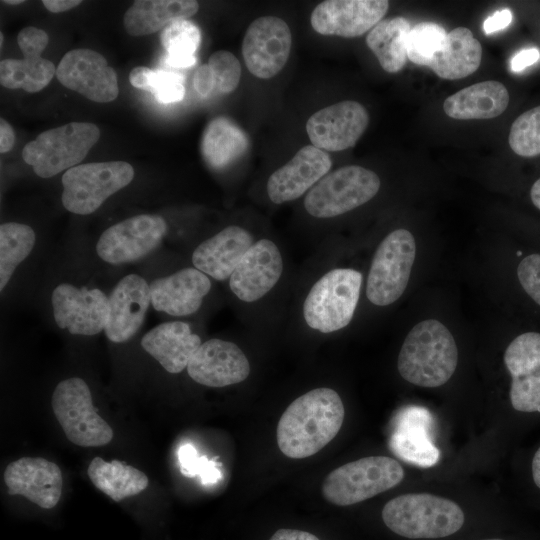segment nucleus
Masks as SVG:
<instances>
[{
    "label": "nucleus",
    "instance_id": "f257e3e1",
    "mask_svg": "<svg viewBox=\"0 0 540 540\" xmlns=\"http://www.w3.org/2000/svg\"><path fill=\"white\" fill-rule=\"evenodd\" d=\"M344 406L330 388H316L295 399L277 425V444L287 457L302 459L324 448L341 429Z\"/></svg>",
    "mask_w": 540,
    "mask_h": 540
},
{
    "label": "nucleus",
    "instance_id": "f03ea898",
    "mask_svg": "<svg viewBox=\"0 0 540 540\" xmlns=\"http://www.w3.org/2000/svg\"><path fill=\"white\" fill-rule=\"evenodd\" d=\"M458 350L450 331L441 322L428 319L407 334L398 355L402 378L420 387L445 384L454 374Z\"/></svg>",
    "mask_w": 540,
    "mask_h": 540
},
{
    "label": "nucleus",
    "instance_id": "7ed1b4c3",
    "mask_svg": "<svg viewBox=\"0 0 540 540\" xmlns=\"http://www.w3.org/2000/svg\"><path fill=\"white\" fill-rule=\"evenodd\" d=\"M385 525L409 539H436L461 529L465 516L452 500L428 493L403 494L391 499L382 510Z\"/></svg>",
    "mask_w": 540,
    "mask_h": 540
},
{
    "label": "nucleus",
    "instance_id": "20e7f679",
    "mask_svg": "<svg viewBox=\"0 0 540 540\" xmlns=\"http://www.w3.org/2000/svg\"><path fill=\"white\" fill-rule=\"evenodd\" d=\"M404 478L398 461L387 456H369L331 471L322 483V495L331 504L360 503L396 485Z\"/></svg>",
    "mask_w": 540,
    "mask_h": 540
},
{
    "label": "nucleus",
    "instance_id": "39448f33",
    "mask_svg": "<svg viewBox=\"0 0 540 540\" xmlns=\"http://www.w3.org/2000/svg\"><path fill=\"white\" fill-rule=\"evenodd\" d=\"M100 138L93 123L71 122L40 133L22 150L23 160L41 178L79 165Z\"/></svg>",
    "mask_w": 540,
    "mask_h": 540
},
{
    "label": "nucleus",
    "instance_id": "423d86ee",
    "mask_svg": "<svg viewBox=\"0 0 540 540\" xmlns=\"http://www.w3.org/2000/svg\"><path fill=\"white\" fill-rule=\"evenodd\" d=\"M362 275L354 269H333L310 289L303 304L306 324L322 333L346 327L354 315Z\"/></svg>",
    "mask_w": 540,
    "mask_h": 540
},
{
    "label": "nucleus",
    "instance_id": "0eeeda50",
    "mask_svg": "<svg viewBox=\"0 0 540 540\" xmlns=\"http://www.w3.org/2000/svg\"><path fill=\"white\" fill-rule=\"evenodd\" d=\"M133 178L134 169L125 161L79 164L62 176V204L71 213L92 214Z\"/></svg>",
    "mask_w": 540,
    "mask_h": 540
},
{
    "label": "nucleus",
    "instance_id": "6e6552de",
    "mask_svg": "<svg viewBox=\"0 0 540 540\" xmlns=\"http://www.w3.org/2000/svg\"><path fill=\"white\" fill-rule=\"evenodd\" d=\"M52 409L67 439L81 447H100L113 438V430L93 406L91 391L79 377L57 384Z\"/></svg>",
    "mask_w": 540,
    "mask_h": 540
},
{
    "label": "nucleus",
    "instance_id": "1a4fd4ad",
    "mask_svg": "<svg viewBox=\"0 0 540 540\" xmlns=\"http://www.w3.org/2000/svg\"><path fill=\"white\" fill-rule=\"evenodd\" d=\"M380 178L364 167L348 165L325 175L307 193L306 211L316 218H332L349 212L379 191Z\"/></svg>",
    "mask_w": 540,
    "mask_h": 540
},
{
    "label": "nucleus",
    "instance_id": "9d476101",
    "mask_svg": "<svg viewBox=\"0 0 540 540\" xmlns=\"http://www.w3.org/2000/svg\"><path fill=\"white\" fill-rule=\"evenodd\" d=\"M416 256L415 239L406 229L389 233L378 246L370 266L366 295L377 306H387L405 291Z\"/></svg>",
    "mask_w": 540,
    "mask_h": 540
},
{
    "label": "nucleus",
    "instance_id": "9b49d317",
    "mask_svg": "<svg viewBox=\"0 0 540 540\" xmlns=\"http://www.w3.org/2000/svg\"><path fill=\"white\" fill-rule=\"evenodd\" d=\"M166 233L167 224L160 215H135L103 231L96 243V253L111 265L133 263L153 252Z\"/></svg>",
    "mask_w": 540,
    "mask_h": 540
},
{
    "label": "nucleus",
    "instance_id": "f8f14e48",
    "mask_svg": "<svg viewBox=\"0 0 540 540\" xmlns=\"http://www.w3.org/2000/svg\"><path fill=\"white\" fill-rule=\"evenodd\" d=\"M51 306L56 325L72 335L93 336L104 331L108 296L99 288L60 283L52 291Z\"/></svg>",
    "mask_w": 540,
    "mask_h": 540
},
{
    "label": "nucleus",
    "instance_id": "ddd939ff",
    "mask_svg": "<svg viewBox=\"0 0 540 540\" xmlns=\"http://www.w3.org/2000/svg\"><path fill=\"white\" fill-rule=\"evenodd\" d=\"M291 46L292 35L288 24L281 18L264 16L255 19L247 28L242 55L251 74L269 79L283 69Z\"/></svg>",
    "mask_w": 540,
    "mask_h": 540
},
{
    "label": "nucleus",
    "instance_id": "4468645a",
    "mask_svg": "<svg viewBox=\"0 0 540 540\" xmlns=\"http://www.w3.org/2000/svg\"><path fill=\"white\" fill-rule=\"evenodd\" d=\"M56 77L66 88L94 102H111L119 93L115 70L94 50L68 51L56 68Z\"/></svg>",
    "mask_w": 540,
    "mask_h": 540
},
{
    "label": "nucleus",
    "instance_id": "2eb2a0df",
    "mask_svg": "<svg viewBox=\"0 0 540 540\" xmlns=\"http://www.w3.org/2000/svg\"><path fill=\"white\" fill-rule=\"evenodd\" d=\"M369 123L366 108L357 101L345 100L315 112L306 123L313 146L323 151H342L353 147Z\"/></svg>",
    "mask_w": 540,
    "mask_h": 540
},
{
    "label": "nucleus",
    "instance_id": "dca6fc26",
    "mask_svg": "<svg viewBox=\"0 0 540 540\" xmlns=\"http://www.w3.org/2000/svg\"><path fill=\"white\" fill-rule=\"evenodd\" d=\"M504 362L512 378V407L523 413L540 412V333L526 332L512 340Z\"/></svg>",
    "mask_w": 540,
    "mask_h": 540
},
{
    "label": "nucleus",
    "instance_id": "f3484780",
    "mask_svg": "<svg viewBox=\"0 0 540 540\" xmlns=\"http://www.w3.org/2000/svg\"><path fill=\"white\" fill-rule=\"evenodd\" d=\"M17 42L23 59L1 60L0 83L8 89L38 92L56 75L54 64L41 56L49 37L44 30L29 26L20 30Z\"/></svg>",
    "mask_w": 540,
    "mask_h": 540
},
{
    "label": "nucleus",
    "instance_id": "a211bd4d",
    "mask_svg": "<svg viewBox=\"0 0 540 540\" xmlns=\"http://www.w3.org/2000/svg\"><path fill=\"white\" fill-rule=\"evenodd\" d=\"M388 8L386 0H327L314 8L310 23L319 34L354 38L379 23Z\"/></svg>",
    "mask_w": 540,
    "mask_h": 540
},
{
    "label": "nucleus",
    "instance_id": "6ab92c4d",
    "mask_svg": "<svg viewBox=\"0 0 540 540\" xmlns=\"http://www.w3.org/2000/svg\"><path fill=\"white\" fill-rule=\"evenodd\" d=\"M151 305L150 287L138 274L122 277L108 296V318L104 328L113 343L130 340L142 326Z\"/></svg>",
    "mask_w": 540,
    "mask_h": 540
},
{
    "label": "nucleus",
    "instance_id": "aec40b11",
    "mask_svg": "<svg viewBox=\"0 0 540 540\" xmlns=\"http://www.w3.org/2000/svg\"><path fill=\"white\" fill-rule=\"evenodd\" d=\"M186 369L196 383L218 388L244 381L250 363L235 343L213 338L199 346Z\"/></svg>",
    "mask_w": 540,
    "mask_h": 540
},
{
    "label": "nucleus",
    "instance_id": "412c9836",
    "mask_svg": "<svg viewBox=\"0 0 540 540\" xmlns=\"http://www.w3.org/2000/svg\"><path fill=\"white\" fill-rule=\"evenodd\" d=\"M282 272L283 259L277 245L261 239L243 256L229 278V286L241 301L254 302L277 284Z\"/></svg>",
    "mask_w": 540,
    "mask_h": 540
},
{
    "label": "nucleus",
    "instance_id": "4be33fe9",
    "mask_svg": "<svg viewBox=\"0 0 540 540\" xmlns=\"http://www.w3.org/2000/svg\"><path fill=\"white\" fill-rule=\"evenodd\" d=\"M434 425L432 414L423 407L407 406L393 421L389 438L390 450L405 462L431 467L440 459V451L431 438Z\"/></svg>",
    "mask_w": 540,
    "mask_h": 540
},
{
    "label": "nucleus",
    "instance_id": "5701e85b",
    "mask_svg": "<svg viewBox=\"0 0 540 540\" xmlns=\"http://www.w3.org/2000/svg\"><path fill=\"white\" fill-rule=\"evenodd\" d=\"M4 482L9 495H22L43 509H52L61 498V470L42 457H22L9 463Z\"/></svg>",
    "mask_w": 540,
    "mask_h": 540
},
{
    "label": "nucleus",
    "instance_id": "b1692460",
    "mask_svg": "<svg viewBox=\"0 0 540 540\" xmlns=\"http://www.w3.org/2000/svg\"><path fill=\"white\" fill-rule=\"evenodd\" d=\"M332 167L330 156L313 145L302 147L271 174L267 194L275 204L295 200L317 184Z\"/></svg>",
    "mask_w": 540,
    "mask_h": 540
},
{
    "label": "nucleus",
    "instance_id": "393cba45",
    "mask_svg": "<svg viewBox=\"0 0 540 540\" xmlns=\"http://www.w3.org/2000/svg\"><path fill=\"white\" fill-rule=\"evenodd\" d=\"M151 305L170 316L181 317L195 313L211 289L209 277L188 267L171 275L154 279L150 284Z\"/></svg>",
    "mask_w": 540,
    "mask_h": 540
},
{
    "label": "nucleus",
    "instance_id": "a878e982",
    "mask_svg": "<svg viewBox=\"0 0 540 540\" xmlns=\"http://www.w3.org/2000/svg\"><path fill=\"white\" fill-rule=\"evenodd\" d=\"M253 244L246 229L231 225L200 243L192 254V263L207 276L223 281L230 278Z\"/></svg>",
    "mask_w": 540,
    "mask_h": 540
},
{
    "label": "nucleus",
    "instance_id": "bb28decb",
    "mask_svg": "<svg viewBox=\"0 0 540 540\" xmlns=\"http://www.w3.org/2000/svg\"><path fill=\"white\" fill-rule=\"evenodd\" d=\"M142 348L171 374L187 368L188 363L202 344L190 325L183 321L161 323L141 338Z\"/></svg>",
    "mask_w": 540,
    "mask_h": 540
},
{
    "label": "nucleus",
    "instance_id": "cd10ccee",
    "mask_svg": "<svg viewBox=\"0 0 540 540\" xmlns=\"http://www.w3.org/2000/svg\"><path fill=\"white\" fill-rule=\"evenodd\" d=\"M509 92L498 81H484L450 95L443 104L447 116L457 120L491 119L509 104Z\"/></svg>",
    "mask_w": 540,
    "mask_h": 540
},
{
    "label": "nucleus",
    "instance_id": "c85d7f7f",
    "mask_svg": "<svg viewBox=\"0 0 540 540\" xmlns=\"http://www.w3.org/2000/svg\"><path fill=\"white\" fill-rule=\"evenodd\" d=\"M482 47L466 27L447 33L443 46L428 67L440 78L457 80L474 73L480 66Z\"/></svg>",
    "mask_w": 540,
    "mask_h": 540
},
{
    "label": "nucleus",
    "instance_id": "c756f323",
    "mask_svg": "<svg viewBox=\"0 0 540 540\" xmlns=\"http://www.w3.org/2000/svg\"><path fill=\"white\" fill-rule=\"evenodd\" d=\"M199 9L193 0H136L125 12L123 25L132 36H145L178 19H188Z\"/></svg>",
    "mask_w": 540,
    "mask_h": 540
},
{
    "label": "nucleus",
    "instance_id": "7c9ffc66",
    "mask_svg": "<svg viewBox=\"0 0 540 540\" xmlns=\"http://www.w3.org/2000/svg\"><path fill=\"white\" fill-rule=\"evenodd\" d=\"M248 145L245 132L230 119L221 116L206 126L201 140V153L208 165L221 169L242 157Z\"/></svg>",
    "mask_w": 540,
    "mask_h": 540
},
{
    "label": "nucleus",
    "instance_id": "2f4dec72",
    "mask_svg": "<svg viewBox=\"0 0 540 540\" xmlns=\"http://www.w3.org/2000/svg\"><path fill=\"white\" fill-rule=\"evenodd\" d=\"M87 473L94 486L115 502L139 494L149 484L142 471L118 460L107 462L95 457Z\"/></svg>",
    "mask_w": 540,
    "mask_h": 540
},
{
    "label": "nucleus",
    "instance_id": "473e14b6",
    "mask_svg": "<svg viewBox=\"0 0 540 540\" xmlns=\"http://www.w3.org/2000/svg\"><path fill=\"white\" fill-rule=\"evenodd\" d=\"M410 23L404 17L381 20L368 33L366 44L388 73H397L406 64Z\"/></svg>",
    "mask_w": 540,
    "mask_h": 540
},
{
    "label": "nucleus",
    "instance_id": "72a5a7b5",
    "mask_svg": "<svg viewBox=\"0 0 540 540\" xmlns=\"http://www.w3.org/2000/svg\"><path fill=\"white\" fill-rule=\"evenodd\" d=\"M36 242L26 224L5 222L0 226V290L8 285L17 267L30 255Z\"/></svg>",
    "mask_w": 540,
    "mask_h": 540
},
{
    "label": "nucleus",
    "instance_id": "f704fd0d",
    "mask_svg": "<svg viewBox=\"0 0 540 540\" xmlns=\"http://www.w3.org/2000/svg\"><path fill=\"white\" fill-rule=\"evenodd\" d=\"M160 40L167 52L166 63L175 68H188L196 64L195 52L201 42L199 28L187 19H178L161 31Z\"/></svg>",
    "mask_w": 540,
    "mask_h": 540
},
{
    "label": "nucleus",
    "instance_id": "c9c22d12",
    "mask_svg": "<svg viewBox=\"0 0 540 540\" xmlns=\"http://www.w3.org/2000/svg\"><path fill=\"white\" fill-rule=\"evenodd\" d=\"M447 33L435 22H420L412 27L407 38V58L416 65L428 66L443 46Z\"/></svg>",
    "mask_w": 540,
    "mask_h": 540
},
{
    "label": "nucleus",
    "instance_id": "e433bc0d",
    "mask_svg": "<svg viewBox=\"0 0 540 540\" xmlns=\"http://www.w3.org/2000/svg\"><path fill=\"white\" fill-rule=\"evenodd\" d=\"M508 142L512 151L521 157L540 155V106L525 111L515 119Z\"/></svg>",
    "mask_w": 540,
    "mask_h": 540
},
{
    "label": "nucleus",
    "instance_id": "4c0bfd02",
    "mask_svg": "<svg viewBox=\"0 0 540 540\" xmlns=\"http://www.w3.org/2000/svg\"><path fill=\"white\" fill-rule=\"evenodd\" d=\"M181 473L186 477L199 476L203 485H211L222 478L220 464L199 456L191 444L180 447L178 452Z\"/></svg>",
    "mask_w": 540,
    "mask_h": 540
},
{
    "label": "nucleus",
    "instance_id": "58836bf2",
    "mask_svg": "<svg viewBox=\"0 0 540 540\" xmlns=\"http://www.w3.org/2000/svg\"><path fill=\"white\" fill-rule=\"evenodd\" d=\"M207 64L215 78L216 92L228 94L237 88L241 77V65L231 52L217 51L209 57Z\"/></svg>",
    "mask_w": 540,
    "mask_h": 540
},
{
    "label": "nucleus",
    "instance_id": "ea45409f",
    "mask_svg": "<svg viewBox=\"0 0 540 540\" xmlns=\"http://www.w3.org/2000/svg\"><path fill=\"white\" fill-rule=\"evenodd\" d=\"M150 93L161 103L178 102L185 95L183 77L174 72L154 70Z\"/></svg>",
    "mask_w": 540,
    "mask_h": 540
},
{
    "label": "nucleus",
    "instance_id": "a19ab883",
    "mask_svg": "<svg viewBox=\"0 0 540 540\" xmlns=\"http://www.w3.org/2000/svg\"><path fill=\"white\" fill-rule=\"evenodd\" d=\"M517 275L525 292L540 305V254L526 256L518 265Z\"/></svg>",
    "mask_w": 540,
    "mask_h": 540
},
{
    "label": "nucleus",
    "instance_id": "79ce46f5",
    "mask_svg": "<svg viewBox=\"0 0 540 540\" xmlns=\"http://www.w3.org/2000/svg\"><path fill=\"white\" fill-rule=\"evenodd\" d=\"M193 84L196 92L203 97L216 92L215 78L208 64L201 65L197 68Z\"/></svg>",
    "mask_w": 540,
    "mask_h": 540
},
{
    "label": "nucleus",
    "instance_id": "37998d69",
    "mask_svg": "<svg viewBox=\"0 0 540 540\" xmlns=\"http://www.w3.org/2000/svg\"><path fill=\"white\" fill-rule=\"evenodd\" d=\"M512 11L505 8L488 16L483 23L486 34H492L508 27L512 22Z\"/></svg>",
    "mask_w": 540,
    "mask_h": 540
},
{
    "label": "nucleus",
    "instance_id": "c03bdc74",
    "mask_svg": "<svg viewBox=\"0 0 540 540\" xmlns=\"http://www.w3.org/2000/svg\"><path fill=\"white\" fill-rule=\"evenodd\" d=\"M540 59V52L537 48H527L517 52L510 62V67L513 72H521L525 68L533 65Z\"/></svg>",
    "mask_w": 540,
    "mask_h": 540
},
{
    "label": "nucleus",
    "instance_id": "a18cd8bd",
    "mask_svg": "<svg viewBox=\"0 0 540 540\" xmlns=\"http://www.w3.org/2000/svg\"><path fill=\"white\" fill-rule=\"evenodd\" d=\"M154 70L145 67L137 66L130 71L129 81L135 88L150 92Z\"/></svg>",
    "mask_w": 540,
    "mask_h": 540
},
{
    "label": "nucleus",
    "instance_id": "49530a36",
    "mask_svg": "<svg viewBox=\"0 0 540 540\" xmlns=\"http://www.w3.org/2000/svg\"><path fill=\"white\" fill-rule=\"evenodd\" d=\"M269 540H320L312 533L297 529H279Z\"/></svg>",
    "mask_w": 540,
    "mask_h": 540
},
{
    "label": "nucleus",
    "instance_id": "de8ad7c7",
    "mask_svg": "<svg viewBox=\"0 0 540 540\" xmlns=\"http://www.w3.org/2000/svg\"><path fill=\"white\" fill-rule=\"evenodd\" d=\"M15 134L11 125L4 120L0 119V152L6 153L10 151L14 145Z\"/></svg>",
    "mask_w": 540,
    "mask_h": 540
},
{
    "label": "nucleus",
    "instance_id": "09e8293b",
    "mask_svg": "<svg viewBox=\"0 0 540 540\" xmlns=\"http://www.w3.org/2000/svg\"><path fill=\"white\" fill-rule=\"evenodd\" d=\"M44 7L52 13H60L75 8L82 3L80 0H44Z\"/></svg>",
    "mask_w": 540,
    "mask_h": 540
},
{
    "label": "nucleus",
    "instance_id": "8fccbe9b",
    "mask_svg": "<svg viewBox=\"0 0 540 540\" xmlns=\"http://www.w3.org/2000/svg\"><path fill=\"white\" fill-rule=\"evenodd\" d=\"M532 478L535 485L540 489V447L535 452L532 459Z\"/></svg>",
    "mask_w": 540,
    "mask_h": 540
},
{
    "label": "nucleus",
    "instance_id": "3c124183",
    "mask_svg": "<svg viewBox=\"0 0 540 540\" xmlns=\"http://www.w3.org/2000/svg\"><path fill=\"white\" fill-rule=\"evenodd\" d=\"M532 203L540 210V178L534 182L530 190Z\"/></svg>",
    "mask_w": 540,
    "mask_h": 540
},
{
    "label": "nucleus",
    "instance_id": "603ef678",
    "mask_svg": "<svg viewBox=\"0 0 540 540\" xmlns=\"http://www.w3.org/2000/svg\"><path fill=\"white\" fill-rule=\"evenodd\" d=\"M2 2L4 4H8V5H18V4L23 3L24 1H22V0H4Z\"/></svg>",
    "mask_w": 540,
    "mask_h": 540
},
{
    "label": "nucleus",
    "instance_id": "864d4df0",
    "mask_svg": "<svg viewBox=\"0 0 540 540\" xmlns=\"http://www.w3.org/2000/svg\"><path fill=\"white\" fill-rule=\"evenodd\" d=\"M2 44H3V34L0 33V45L2 46Z\"/></svg>",
    "mask_w": 540,
    "mask_h": 540
},
{
    "label": "nucleus",
    "instance_id": "5fc2aeb1",
    "mask_svg": "<svg viewBox=\"0 0 540 540\" xmlns=\"http://www.w3.org/2000/svg\"><path fill=\"white\" fill-rule=\"evenodd\" d=\"M484 540H502V539L493 538V539H484Z\"/></svg>",
    "mask_w": 540,
    "mask_h": 540
}]
</instances>
